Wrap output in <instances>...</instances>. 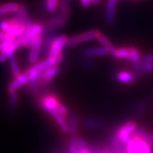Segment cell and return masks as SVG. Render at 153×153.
<instances>
[{
    "label": "cell",
    "instance_id": "1",
    "mask_svg": "<svg viewBox=\"0 0 153 153\" xmlns=\"http://www.w3.org/2000/svg\"><path fill=\"white\" fill-rule=\"evenodd\" d=\"M43 33H44V25L33 22L26 26V28L22 35L16 38L22 42L24 47H30L35 40V38L42 35Z\"/></svg>",
    "mask_w": 153,
    "mask_h": 153
},
{
    "label": "cell",
    "instance_id": "2",
    "mask_svg": "<svg viewBox=\"0 0 153 153\" xmlns=\"http://www.w3.org/2000/svg\"><path fill=\"white\" fill-rule=\"evenodd\" d=\"M109 54L114 59H122L131 61L135 63L141 60V56L140 52L134 47H124V48H114L109 51Z\"/></svg>",
    "mask_w": 153,
    "mask_h": 153
},
{
    "label": "cell",
    "instance_id": "3",
    "mask_svg": "<svg viewBox=\"0 0 153 153\" xmlns=\"http://www.w3.org/2000/svg\"><path fill=\"white\" fill-rule=\"evenodd\" d=\"M137 127V123L134 121H129V122L125 123L116 131L117 138L119 139L122 143L127 145L133 137V134Z\"/></svg>",
    "mask_w": 153,
    "mask_h": 153
},
{
    "label": "cell",
    "instance_id": "4",
    "mask_svg": "<svg viewBox=\"0 0 153 153\" xmlns=\"http://www.w3.org/2000/svg\"><path fill=\"white\" fill-rule=\"evenodd\" d=\"M67 22H68V18L61 17V16H56V15L51 16L43 24L44 25V33L42 35L49 34V33L56 32L59 29L64 27L67 25Z\"/></svg>",
    "mask_w": 153,
    "mask_h": 153
},
{
    "label": "cell",
    "instance_id": "5",
    "mask_svg": "<svg viewBox=\"0 0 153 153\" xmlns=\"http://www.w3.org/2000/svg\"><path fill=\"white\" fill-rule=\"evenodd\" d=\"M99 32L100 31H99L98 30L93 29V30H88V31H85V32L81 33V34H76V35L70 37L68 39L67 46H76V45L82 44V43L90 42V41L93 40L94 38H96L97 35L99 34Z\"/></svg>",
    "mask_w": 153,
    "mask_h": 153
},
{
    "label": "cell",
    "instance_id": "6",
    "mask_svg": "<svg viewBox=\"0 0 153 153\" xmlns=\"http://www.w3.org/2000/svg\"><path fill=\"white\" fill-rule=\"evenodd\" d=\"M59 72H60V69L59 68L58 66H53V67L45 69L38 75V84L42 86H46L53 81L55 76H56L59 74Z\"/></svg>",
    "mask_w": 153,
    "mask_h": 153
},
{
    "label": "cell",
    "instance_id": "7",
    "mask_svg": "<svg viewBox=\"0 0 153 153\" xmlns=\"http://www.w3.org/2000/svg\"><path fill=\"white\" fill-rule=\"evenodd\" d=\"M69 38L67 35H58L54 40L50 48L47 58H56L59 54L62 52V49L67 45Z\"/></svg>",
    "mask_w": 153,
    "mask_h": 153
},
{
    "label": "cell",
    "instance_id": "8",
    "mask_svg": "<svg viewBox=\"0 0 153 153\" xmlns=\"http://www.w3.org/2000/svg\"><path fill=\"white\" fill-rule=\"evenodd\" d=\"M42 35L38 36L35 38L34 42L30 46V51L28 53V62L30 64H35L38 62L39 56L42 52Z\"/></svg>",
    "mask_w": 153,
    "mask_h": 153
},
{
    "label": "cell",
    "instance_id": "9",
    "mask_svg": "<svg viewBox=\"0 0 153 153\" xmlns=\"http://www.w3.org/2000/svg\"><path fill=\"white\" fill-rule=\"evenodd\" d=\"M59 103L60 102L56 95L50 94L42 95L39 98V105L42 109L46 112L48 110H56Z\"/></svg>",
    "mask_w": 153,
    "mask_h": 153
},
{
    "label": "cell",
    "instance_id": "10",
    "mask_svg": "<svg viewBox=\"0 0 153 153\" xmlns=\"http://www.w3.org/2000/svg\"><path fill=\"white\" fill-rule=\"evenodd\" d=\"M29 83V75L27 72L21 73L19 76L14 77L8 86L9 94H13L17 91L19 88Z\"/></svg>",
    "mask_w": 153,
    "mask_h": 153
},
{
    "label": "cell",
    "instance_id": "11",
    "mask_svg": "<svg viewBox=\"0 0 153 153\" xmlns=\"http://www.w3.org/2000/svg\"><path fill=\"white\" fill-rule=\"evenodd\" d=\"M117 0H108L105 13V20L108 25L112 26L115 23L116 19V7Z\"/></svg>",
    "mask_w": 153,
    "mask_h": 153
},
{
    "label": "cell",
    "instance_id": "12",
    "mask_svg": "<svg viewBox=\"0 0 153 153\" xmlns=\"http://www.w3.org/2000/svg\"><path fill=\"white\" fill-rule=\"evenodd\" d=\"M132 70L139 76L149 74L153 72V62H144L140 60L133 63Z\"/></svg>",
    "mask_w": 153,
    "mask_h": 153
},
{
    "label": "cell",
    "instance_id": "13",
    "mask_svg": "<svg viewBox=\"0 0 153 153\" xmlns=\"http://www.w3.org/2000/svg\"><path fill=\"white\" fill-rule=\"evenodd\" d=\"M109 53L108 48L103 46L99 47H88L85 48L82 52L83 56L86 58H91V57L103 56H106Z\"/></svg>",
    "mask_w": 153,
    "mask_h": 153
},
{
    "label": "cell",
    "instance_id": "14",
    "mask_svg": "<svg viewBox=\"0 0 153 153\" xmlns=\"http://www.w3.org/2000/svg\"><path fill=\"white\" fill-rule=\"evenodd\" d=\"M59 34H56V32L49 33V34H44L42 40V52L41 54L44 56L48 57V53L50 50V48L52 46V44L54 42V40L57 38Z\"/></svg>",
    "mask_w": 153,
    "mask_h": 153
},
{
    "label": "cell",
    "instance_id": "15",
    "mask_svg": "<svg viewBox=\"0 0 153 153\" xmlns=\"http://www.w3.org/2000/svg\"><path fill=\"white\" fill-rule=\"evenodd\" d=\"M47 113H49L51 117H53L55 120L56 121V123H58L59 127L60 128L61 131H62V133L64 134H69V127L67 124V121L65 118V117L62 116L61 114L58 113L56 110H48L47 111Z\"/></svg>",
    "mask_w": 153,
    "mask_h": 153
},
{
    "label": "cell",
    "instance_id": "16",
    "mask_svg": "<svg viewBox=\"0 0 153 153\" xmlns=\"http://www.w3.org/2000/svg\"><path fill=\"white\" fill-rule=\"evenodd\" d=\"M20 4L17 2H10L0 4V16H4L6 15L16 13L20 10Z\"/></svg>",
    "mask_w": 153,
    "mask_h": 153
},
{
    "label": "cell",
    "instance_id": "17",
    "mask_svg": "<svg viewBox=\"0 0 153 153\" xmlns=\"http://www.w3.org/2000/svg\"><path fill=\"white\" fill-rule=\"evenodd\" d=\"M71 0H60L59 7L56 12L55 13V15L68 18L71 14Z\"/></svg>",
    "mask_w": 153,
    "mask_h": 153
},
{
    "label": "cell",
    "instance_id": "18",
    "mask_svg": "<svg viewBox=\"0 0 153 153\" xmlns=\"http://www.w3.org/2000/svg\"><path fill=\"white\" fill-rule=\"evenodd\" d=\"M115 77L118 82L121 84H125V85L131 84L136 80V76L133 73L128 72V71H120L117 73Z\"/></svg>",
    "mask_w": 153,
    "mask_h": 153
},
{
    "label": "cell",
    "instance_id": "19",
    "mask_svg": "<svg viewBox=\"0 0 153 153\" xmlns=\"http://www.w3.org/2000/svg\"><path fill=\"white\" fill-rule=\"evenodd\" d=\"M67 124L69 127V132L71 136H76L78 134V123L77 118L74 113H69L67 116Z\"/></svg>",
    "mask_w": 153,
    "mask_h": 153
},
{
    "label": "cell",
    "instance_id": "20",
    "mask_svg": "<svg viewBox=\"0 0 153 153\" xmlns=\"http://www.w3.org/2000/svg\"><path fill=\"white\" fill-rule=\"evenodd\" d=\"M133 138L137 142V147H138L141 153H153L151 145L148 141H145V139H143L142 137H137V136H133Z\"/></svg>",
    "mask_w": 153,
    "mask_h": 153
},
{
    "label": "cell",
    "instance_id": "21",
    "mask_svg": "<svg viewBox=\"0 0 153 153\" xmlns=\"http://www.w3.org/2000/svg\"><path fill=\"white\" fill-rule=\"evenodd\" d=\"M60 0H44L43 6L45 10L48 13H55L56 12L57 9L59 5Z\"/></svg>",
    "mask_w": 153,
    "mask_h": 153
},
{
    "label": "cell",
    "instance_id": "22",
    "mask_svg": "<svg viewBox=\"0 0 153 153\" xmlns=\"http://www.w3.org/2000/svg\"><path fill=\"white\" fill-rule=\"evenodd\" d=\"M9 61H10V71H11V73H12L13 76L16 77V76H19L21 74V72H20V66H19L18 61H17L16 55H13L10 58Z\"/></svg>",
    "mask_w": 153,
    "mask_h": 153
},
{
    "label": "cell",
    "instance_id": "23",
    "mask_svg": "<svg viewBox=\"0 0 153 153\" xmlns=\"http://www.w3.org/2000/svg\"><path fill=\"white\" fill-rule=\"evenodd\" d=\"M85 126L89 129H99L103 127V123L95 118H88L85 120Z\"/></svg>",
    "mask_w": 153,
    "mask_h": 153
},
{
    "label": "cell",
    "instance_id": "24",
    "mask_svg": "<svg viewBox=\"0 0 153 153\" xmlns=\"http://www.w3.org/2000/svg\"><path fill=\"white\" fill-rule=\"evenodd\" d=\"M96 39L103 47L108 48L109 51L112 50L113 48H115V46L113 45V43L109 41V38H107L106 36H105L103 34H102L101 32H99V34L97 35Z\"/></svg>",
    "mask_w": 153,
    "mask_h": 153
},
{
    "label": "cell",
    "instance_id": "25",
    "mask_svg": "<svg viewBox=\"0 0 153 153\" xmlns=\"http://www.w3.org/2000/svg\"><path fill=\"white\" fill-rule=\"evenodd\" d=\"M80 149L78 147V137L72 136L69 141L68 153H79Z\"/></svg>",
    "mask_w": 153,
    "mask_h": 153
},
{
    "label": "cell",
    "instance_id": "26",
    "mask_svg": "<svg viewBox=\"0 0 153 153\" xmlns=\"http://www.w3.org/2000/svg\"><path fill=\"white\" fill-rule=\"evenodd\" d=\"M126 149H127V153H141L138 147H137V142H136V141H135L133 137L126 145Z\"/></svg>",
    "mask_w": 153,
    "mask_h": 153
},
{
    "label": "cell",
    "instance_id": "27",
    "mask_svg": "<svg viewBox=\"0 0 153 153\" xmlns=\"http://www.w3.org/2000/svg\"><path fill=\"white\" fill-rule=\"evenodd\" d=\"M10 110L13 112L16 109V107H17V105H18V100H19V97L17 93H13V94H10Z\"/></svg>",
    "mask_w": 153,
    "mask_h": 153
},
{
    "label": "cell",
    "instance_id": "28",
    "mask_svg": "<svg viewBox=\"0 0 153 153\" xmlns=\"http://www.w3.org/2000/svg\"><path fill=\"white\" fill-rule=\"evenodd\" d=\"M145 108V105L144 102H139L137 103L136 107L134 108V114L135 117H138L141 113H143L144 109Z\"/></svg>",
    "mask_w": 153,
    "mask_h": 153
},
{
    "label": "cell",
    "instance_id": "29",
    "mask_svg": "<svg viewBox=\"0 0 153 153\" xmlns=\"http://www.w3.org/2000/svg\"><path fill=\"white\" fill-rule=\"evenodd\" d=\"M141 61L144 62H153V54H147L141 57Z\"/></svg>",
    "mask_w": 153,
    "mask_h": 153
},
{
    "label": "cell",
    "instance_id": "30",
    "mask_svg": "<svg viewBox=\"0 0 153 153\" xmlns=\"http://www.w3.org/2000/svg\"><path fill=\"white\" fill-rule=\"evenodd\" d=\"M143 139H145V141H148V142L150 144V145L153 146V134L149 133V132H148V133L143 137Z\"/></svg>",
    "mask_w": 153,
    "mask_h": 153
},
{
    "label": "cell",
    "instance_id": "31",
    "mask_svg": "<svg viewBox=\"0 0 153 153\" xmlns=\"http://www.w3.org/2000/svg\"><path fill=\"white\" fill-rule=\"evenodd\" d=\"M80 3L84 9L89 8V6L92 4V0H80Z\"/></svg>",
    "mask_w": 153,
    "mask_h": 153
},
{
    "label": "cell",
    "instance_id": "32",
    "mask_svg": "<svg viewBox=\"0 0 153 153\" xmlns=\"http://www.w3.org/2000/svg\"><path fill=\"white\" fill-rule=\"evenodd\" d=\"M78 147L80 150L87 147V142L83 138H78Z\"/></svg>",
    "mask_w": 153,
    "mask_h": 153
},
{
    "label": "cell",
    "instance_id": "33",
    "mask_svg": "<svg viewBox=\"0 0 153 153\" xmlns=\"http://www.w3.org/2000/svg\"><path fill=\"white\" fill-rule=\"evenodd\" d=\"M7 36V33L6 31L0 30V42H2V40H4L6 37Z\"/></svg>",
    "mask_w": 153,
    "mask_h": 153
},
{
    "label": "cell",
    "instance_id": "34",
    "mask_svg": "<svg viewBox=\"0 0 153 153\" xmlns=\"http://www.w3.org/2000/svg\"><path fill=\"white\" fill-rule=\"evenodd\" d=\"M79 153H92V151H91V149H89V148L86 147V148H85V149H81V150H80Z\"/></svg>",
    "mask_w": 153,
    "mask_h": 153
},
{
    "label": "cell",
    "instance_id": "35",
    "mask_svg": "<svg viewBox=\"0 0 153 153\" xmlns=\"http://www.w3.org/2000/svg\"><path fill=\"white\" fill-rule=\"evenodd\" d=\"M100 0H92L93 4H98Z\"/></svg>",
    "mask_w": 153,
    "mask_h": 153
},
{
    "label": "cell",
    "instance_id": "36",
    "mask_svg": "<svg viewBox=\"0 0 153 153\" xmlns=\"http://www.w3.org/2000/svg\"><path fill=\"white\" fill-rule=\"evenodd\" d=\"M117 153H127V152H117Z\"/></svg>",
    "mask_w": 153,
    "mask_h": 153
},
{
    "label": "cell",
    "instance_id": "37",
    "mask_svg": "<svg viewBox=\"0 0 153 153\" xmlns=\"http://www.w3.org/2000/svg\"></svg>",
    "mask_w": 153,
    "mask_h": 153
}]
</instances>
